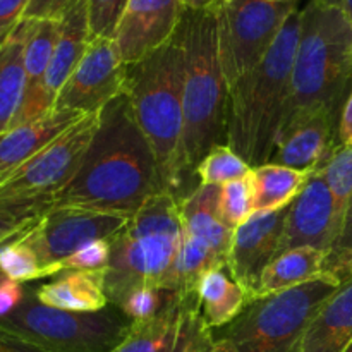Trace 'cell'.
<instances>
[{
	"instance_id": "cell-46",
	"label": "cell",
	"mask_w": 352,
	"mask_h": 352,
	"mask_svg": "<svg viewBox=\"0 0 352 352\" xmlns=\"http://www.w3.org/2000/svg\"><path fill=\"white\" fill-rule=\"evenodd\" d=\"M205 352H219V349H217L215 344H213V347H210V349H208V351H205Z\"/></svg>"
},
{
	"instance_id": "cell-23",
	"label": "cell",
	"mask_w": 352,
	"mask_h": 352,
	"mask_svg": "<svg viewBox=\"0 0 352 352\" xmlns=\"http://www.w3.org/2000/svg\"><path fill=\"white\" fill-rule=\"evenodd\" d=\"M220 188L217 184H199L179 201L182 230L206 241L219 256L227 261L232 230L220 219Z\"/></svg>"
},
{
	"instance_id": "cell-44",
	"label": "cell",
	"mask_w": 352,
	"mask_h": 352,
	"mask_svg": "<svg viewBox=\"0 0 352 352\" xmlns=\"http://www.w3.org/2000/svg\"><path fill=\"white\" fill-rule=\"evenodd\" d=\"M213 2H215V0H181V3H182V6H184L188 10H201V9H206V7L212 6Z\"/></svg>"
},
{
	"instance_id": "cell-24",
	"label": "cell",
	"mask_w": 352,
	"mask_h": 352,
	"mask_svg": "<svg viewBox=\"0 0 352 352\" xmlns=\"http://www.w3.org/2000/svg\"><path fill=\"white\" fill-rule=\"evenodd\" d=\"M329 254L316 248H294L268 263L260 278L254 299L306 284L325 272Z\"/></svg>"
},
{
	"instance_id": "cell-37",
	"label": "cell",
	"mask_w": 352,
	"mask_h": 352,
	"mask_svg": "<svg viewBox=\"0 0 352 352\" xmlns=\"http://www.w3.org/2000/svg\"><path fill=\"white\" fill-rule=\"evenodd\" d=\"M30 0H0V48L21 24Z\"/></svg>"
},
{
	"instance_id": "cell-41",
	"label": "cell",
	"mask_w": 352,
	"mask_h": 352,
	"mask_svg": "<svg viewBox=\"0 0 352 352\" xmlns=\"http://www.w3.org/2000/svg\"><path fill=\"white\" fill-rule=\"evenodd\" d=\"M337 136H339V144H344V146L352 144V86L349 95L344 100L342 110H340Z\"/></svg>"
},
{
	"instance_id": "cell-3",
	"label": "cell",
	"mask_w": 352,
	"mask_h": 352,
	"mask_svg": "<svg viewBox=\"0 0 352 352\" xmlns=\"http://www.w3.org/2000/svg\"><path fill=\"white\" fill-rule=\"evenodd\" d=\"M184 58L182 81V179L226 136L229 85L223 76L217 36V0L201 10L186 9L179 24Z\"/></svg>"
},
{
	"instance_id": "cell-11",
	"label": "cell",
	"mask_w": 352,
	"mask_h": 352,
	"mask_svg": "<svg viewBox=\"0 0 352 352\" xmlns=\"http://www.w3.org/2000/svg\"><path fill=\"white\" fill-rule=\"evenodd\" d=\"M131 217L74 206H52L21 239L33 248L48 277L64 270V261L86 244L113 239Z\"/></svg>"
},
{
	"instance_id": "cell-8",
	"label": "cell",
	"mask_w": 352,
	"mask_h": 352,
	"mask_svg": "<svg viewBox=\"0 0 352 352\" xmlns=\"http://www.w3.org/2000/svg\"><path fill=\"white\" fill-rule=\"evenodd\" d=\"M131 325L133 322L113 305L100 311H65L38 301L30 287L24 301L0 318V332L45 352H110L122 342Z\"/></svg>"
},
{
	"instance_id": "cell-10",
	"label": "cell",
	"mask_w": 352,
	"mask_h": 352,
	"mask_svg": "<svg viewBox=\"0 0 352 352\" xmlns=\"http://www.w3.org/2000/svg\"><path fill=\"white\" fill-rule=\"evenodd\" d=\"M98 122L100 112L81 117L26 164L2 179L0 201L54 199L78 174Z\"/></svg>"
},
{
	"instance_id": "cell-49",
	"label": "cell",
	"mask_w": 352,
	"mask_h": 352,
	"mask_svg": "<svg viewBox=\"0 0 352 352\" xmlns=\"http://www.w3.org/2000/svg\"><path fill=\"white\" fill-rule=\"evenodd\" d=\"M222 2H232V0H222Z\"/></svg>"
},
{
	"instance_id": "cell-19",
	"label": "cell",
	"mask_w": 352,
	"mask_h": 352,
	"mask_svg": "<svg viewBox=\"0 0 352 352\" xmlns=\"http://www.w3.org/2000/svg\"><path fill=\"white\" fill-rule=\"evenodd\" d=\"M81 117L85 116L72 110L52 109L33 122L10 127L0 136V181L74 126Z\"/></svg>"
},
{
	"instance_id": "cell-22",
	"label": "cell",
	"mask_w": 352,
	"mask_h": 352,
	"mask_svg": "<svg viewBox=\"0 0 352 352\" xmlns=\"http://www.w3.org/2000/svg\"><path fill=\"white\" fill-rule=\"evenodd\" d=\"M33 294L43 305L65 311H100L110 305L105 291V268L64 270L52 282L34 287Z\"/></svg>"
},
{
	"instance_id": "cell-43",
	"label": "cell",
	"mask_w": 352,
	"mask_h": 352,
	"mask_svg": "<svg viewBox=\"0 0 352 352\" xmlns=\"http://www.w3.org/2000/svg\"><path fill=\"white\" fill-rule=\"evenodd\" d=\"M351 248H352V201H351L349 210H347L346 222H344L342 232H340L339 241H337L336 248H333V251L329 254V256H332V254L342 253V251L351 250Z\"/></svg>"
},
{
	"instance_id": "cell-18",
	"label": "cell",
	"mask_w": 352,
	"mask_h": 352,
	"mask_svg": "<svg viewBox=\"0 0 352 352\" xmlns=\"http://www.w3.org/2000/svg\"><path fill=\"white\" fill-rule=\"evenodd\" d=\"M26 21L24 41V95L12 127L33 122L54 109L47 96L45 79L50 67L52 55L58 38L60 23L57 19H23Z\"/></svg>"
},
{
	"instance_id": "cell-33",
	"label": "cell",
	"mask_w": 352,
	"mask_h": 352,
	"mask_svg": "<svg viewBox=\"0 0 352 352\" xmlns=\"http://www.w3.org/2000/svg\"><path fill=\"white\" fill-rule=\"evenodd\" d=\"M0 270L10 280L19 284L48 277V272L41 265L38 254L34 253L33 248L21 239V236L0 246Z\"/></svg>"
},
{
	"instance_id": "cell-25",
	"label": "cell",
	"mask_w": 352,
	"mask_h": 352,
	"mask_svg": "<svg viewBox=\"0 0 352 352\" xmlns=\"http://www.w3.org/2000/svg\"><path fill=\"white\" fill-rule=\"evenodd\" d=\"M198 298L203 322L212 332L229 325L248 305L246 292L227 274V268H213L203 275Z\"/></svg>"
},
{
	"instance_id": "cell-45",
	"label": "cell",
	"mask_w": 352,
	"mask_h": 352,
	"mask_svg": "<svg viewBox=\"0 0 352 352\" xmlns=\"http://www.w3.org/2000/svg\"><path fill=\"white\" fill-rule=\"evenodd\" d=\"M336 2L342 7V10L346 12V16L349 17V21L352 23V0H336Z\"/></svg>"
},
{
	"instance_id": "cell-2",
	"label": "cell",
	"mask_w": 352,
	"mask_h": 352,
	"mask_svg": "<svg viewBox=\"0 0 352 352\" xmlns=\"http://www.w3.org/2000/svg\"><path fill=\"white\" fill-rule=\"evenodd\" d=\"M301 9L287 17L263 60L229 88L227 146L251 168L270 162L287 109Z\"/></svg>"
},
{
	"instance_id": "cell-20",
	"label": "cell",
	"mask_w": 352,
	"mask_h": 352,
	"mask_svg": "<svg viewBox=\"0 0 352 352\" xmlns=\"http://www.w3.org/2000/svg\"><path fill=\"white\" fill-rule=\"evenodd\" d=\"M352 342V277L316 311L294 352H344Z\"/></svg>"
},
{
	"instance_id": "cell-1",
	"label": "cell",
	"mask_w": 352,
	"mask_h": 352,
	"mask_svg": "<svg viewBox=\"0 0 352 352\" xmlns=\"http://www.w3.org/2000/svg\"><path fill=\"white\" fill-rule=\"evenodd\" d=\"M162 191L153 150L124 93L100 112L85 160L74 179L55 196L54 206L133 217L150 196Z\"/></svg>"
},
{
	"instance_id": "cell-39",
	"label": "cell",
	"mask_w": 352,
	"mask_h": 352,
	"mask_svg": "<svg viewBox=\"0 0 352 352\" xmlns=\"http://www.w3.org/2000/svg\"><path fill=\"white\" fill-rule=\"evenodd\" d=\"M26 298V287L14 282L0 270V318L10 315Z\"/></svg>"
},
{
	"instance_id": "cell-40",
	"label": "cell",
	"mask_w": 352,
	"mask_h": 352,
	"mask_svg": "<svg viewBox=\"0 0 352 352\" xmlns=\"http://www.w3.org/2000/svg\"><path fill=\"white\" fill-rule=\"evenodd\" d=\"M325 272L339 278L340 282L352 277V248L347 251H342V253L339 254L327 256Z\"/></svg>"
},
{
	"instance_id": "cell-9",
	"label": "cell",
	"mask_w": 352,
	"mask_h": 352,
	"mask_svg": "<svg viewBox=\"0 0 352 352\" xmlns=\"http://www.w3.org/2000/svg\"><path fill=\"white\" fill-rule=\"evenodd\" d=\"M296 9L298 0H217L219 55L229 88L263 60Z\"/></svg>"
},
{
	"instance_id": "cell-36",
	"label": "cell",
	"mask_w": 352,
	"mask_h": 352,
	"mask_svg": "<svg viewBox=\"0 0 352 352\" xmlns=\"http://www.w3.org/2000/svg\"><path fill=\"white\" fill-rule=\"evenodd\" d=\"M110 241H93L64 261V270H103L110 261Z\"/></svg>"
},
{
	"instance_id": "cell-17",
	"label": "cell",
	"mask_w": 352,
	"mask_h": 352,
	"mask_svg": "<svg viewBox=\"0 0 352 352\" xmlns=\"http://www.w3.org/2000/svg\"><path fill=\"white\" fill-rule=\"evenodd\" d=\"M333 119L329 110L301 113L285 120L275 140L270 164L311 172L329 160L333 144Z\"/></svg>"
},
{
	"instance_id": "cell-38",
	"label": "cell",
	"mask_w": 352,
	"mask_h": 352,
	"mask_svg": "<svg viewBox=\"0 0 352 352\" xmlns=\"http://www.w3.org/2000/svg\"><path fill=\"white\" fill-rule=\"evenodd\" d=\"M76 0H30L23 19H60Z\"/></svg>"
},
{
	"instance_id": "cell-32",
	"label": "cell",
	"mask_w": 352,
	"mask_h": 352,
	"mask_svg": "<svg viewBox=\"0 0 352 352\" xmlns=\"http://www.w3.org/2000/svg\"><path fill=\"white\" fill-rule=\"evenodd\" d=\"M251 174V167L227 144L213 148L196 167L199 184L222 186L226 182L246 177Z\"/></svg>"
},
{
	"instance_id": "cell-31",
	"label": "cell",
	"mask_w": 352,
	"mask_h": 352,
	"mask_svg": "<svg viewBox=\"0 0 352 352\" xmlns=\"http://www.w3.org/2000/svg\"><path fill=\"white\" fill-rule=\"evenodd\" d=\"M54 199L0 201V246L30 230L48 210Z\"/></svg>"
},
{
	"instance_id": "cell-12",
	"label": "cell",
	"mask_w": 352,
	"mask_h": 352,
	"mask_svg": "<svg viewBox=\"0 0 352 352\" xmlns=\"http://www.w3.org/2000/svg\"><path fill=\"white\" fill-rule=\"evenodd\" d=\"M126 71L113 38H91L78 67L57 95L54 109L82 116L102 112L126 91Z\"/></svg>"
},
{
	"instance_id": "cell-47",
	"label": "cell",
	"mask_w": 352,
	"mask_h": 352,
	"mask_svg": "<svg viewBox=\"0 0 352 352\" xmlns=\"http://www.w3.org/2000/svg\"><path fill=\"white\" fill-rule=\"evenodd\" d=\"M268 2H287V0H268Z\"/></svg>"
},
{
	"instance_id": "cell-5",
	"label": "cell",
	"mask_w": 352,
	"mask_h": 352,
	"mask_svg": "<svg viewBox=\"0 0 352 352\" xmlns=\"http://www.w3.org/2000/svg\"><path fill=\"white\" fill-rule=\"evenodd\" d=\"M352 79V23L336 0H309L301 28L282 124L316 110L337 113ZM280 124V126H282Z\"/></svg>"
},
{
	"instance_id": "cell-48",
	"label": "cell",
	"mask_w": 352,
	"mask_h": 352,
	"mask_svg": "<svg viewBox=\"0 0 352 352\" xmlns=\"http://www.w3.org/2000/svg\"><path fill=\"white\" fill-rule=\"evenodd\" d=\"M344 352H352V342H351V346H349V347H347V349H346V351H344Z\"/></svg>"
},
{
	"instance_id": "cell-21",
	"label": "cell",
	"mask_w": 352,
	"mask_h": 352,
	"mask_svg": "<svg viewBox=\"0 0 352 352\" xmlns=\"http://www.w3.org/2000/svg\"><path fill=\"white\" fill-rule=\"evenodd\" d=\"M58 38L52 55L50 67H48L45 88L52 105L57 100L62 86L67 82L69 76L78 67L79 60L88 48L91 33H89V14L88 0H76L64 16L58 19Z\"/></svg>"
},
{
	"instance_id": "cell-30",
	"label": "cell",
	"mask_w": 352,
	"mask_h": 352,
	"mask_svg": "<svg viewBox=\"0 0 352 352\" xmlns=\"http://www.w3.org/2000/svg\"><path fill=\"white\" fill-rule=\"evenodd\" d=\"M179 298L181 292L175 289H167L164 285H141L127 292L119 301L117 308L131 322H144L170 308Z\"/></svg>"
},
{
	"instance_id": "cell-42",
	"label": "cell",
	"mask_w": 352,
	"mask_h": 352,
	"mask_svg": "<svg viewBox=\"0 0 352 352\" xmlns=\"http://www.w3.org/2000/svg\"><path fill=\"white\" fill-rule=\"evenodd\" d=\"M0 352H45L40 347L33 346L30 342L17 339V337L9 336V333L0 332Z\"/></svg>"
},
{
	"instance_id": "cell-29",
	"label": "cell",
	"mask_w": 352,
	"mask_h": 352,
	"mask_svg": "<svg viewBox=\"0 0 352 352\" xmlns=\"http://www.w3.org/2000/svg\"><path fill=\"white\" fill-rule=\"evenodd\" d=\"M320 168L332 192L337 219H339L340 227H344L347 210L352 201V144L351 146L337 144L330 153L329 160Z\"/></svg>"
},
{
	"instance_id": "cell-14",
	"label": "cell",
	"mask_w": 352,
	"mask_h": 352,
	"mask_svg": "<svg viewBox=\"0 0 352 352\" xmlns=\"http://www.w3.org/2000/svg\"><path fill=\"white\" fill-rule=\"evenodd\" d=\"M289 205L270 212H254L232 232L227 270L254 301L263 270L280 253Z\"/></svg>"
},
{
	"instance_id": "cell-13",
	"label": "cell",
	"mask_w": 352,
	"mask_h": 352,
	"mask_svg": "<svg viewBox=\"0 0 352 352\" xmlns=\"http://www.w3.org/2000/svg\"><path fill=\"white\" fill-rule=\"evenodd\" d=\"M213 332L205 325L198 294L181 298L144 322H133L122 342L110 352H205L213 347Z\"/></svg>"
},
{
	"instance_id": "cell-28",
	"label": "cell",
	"mask_w": 352,
	"mask_h": 352,
	"mask_svg": "<svg viewBox=\"0 0 352 352\" xmlns=\"http://www.w3.org/2000/svg\"><path fill=\"white\" fill-rule=\"evenodd\" d=\"M311 172L294 170L270 162L251 168L254 212H270L291 205Z\"/></svg>"
},
{
	"instance_id": "cell-27",
	"label": "cell",
	"mask_w": 352,
	"mask_h": 352,
	"mask_svg": "<svg viewBox=\"0 0 352 352\" xmlns=\"http://www.w3.org/2000/svg\"><path fill=\"white\" fill-rule=\"evenodd\" d=\"M213 268H227V261L212 250L206 241L182 230V241L164 287L175 289L182 294H198L203 275Z\"/></svg>"
},
{
	"instance_id": "cell-16",
	"label": "cell",
	"mask_w": 352,
	"mask_h": 352,
	"mask_svg": "<svg viewBox=\"0 0 352 352\" xmlns=\"http://www.w3.org/2000/svg\"><path fill=\"white\" fill-rule=\"evenodd\" d=\"M186 7L181 0H127L113 41L126 65L164 47L175 34Z\"/></svg>"
},
{
	"instance_id": "cell-6",
	"label": "cell",
	"mask_w": 352,
	"mask_h": 352,
	"mask_svg": "<svg viewBox=\"0 0 352 352\" xmlns=\"http://www.w3.org/2000/svg\"><path fill=\"white\" fill-rule=\"evenodd\" d=\"M182 241L179 201L167 191L150 196L110 239L105 291L110 305L141 285H164Z\"/></svg>"
},
{
	"instance_id": "cell-7",
	"label": "cell",
	"mask_w": 352,
	"mask_h": 352,
	"mask_svg": "<svg viewBox=\"0 0 352 352\" xmlns=\"http://www.w3.org/2000/svg\"><path fill=\"white\" fill-rule=\"evenodd\" d=\"M342 282L323 272L313 280L248 302L213 336L219 352H294L309 322Z\"/></svg>"
},
{
	"instance_id": "cell-15",
	"label": "cell",
	"mask_w": 352,
	"mask_h": 352,
	"mask_svg": "<svg viewBox=\"0 0 352 352\" xmlns=\"http://www.w3.org/2000/svg\"><path fill=\"white\" fill-rule=\"evenodd\" d=\"M342 227L337 219L336 203L322 168H315L299 195L289 205L282 236L280 253L294 248H316L330 254L339 241Z\"/></svg>"
},
{
	"instance_id": "cell-4",
	"label": "cell",
	"mask_w": 352,
	"mask_h": 352,
	"mask_svg": "<svg viewBox=\"0 0 352 352\" xmlns=\"http://www.w3.org/2000/svg\"><path fill=\"white\" fill-rule=\"evenodd\" d=\"M182 81L184 58L177 28L164 47L127 65L124 91L141 133L153 150L164 189L175 198L184 181L181 162L184 129Z\"/></svg>"
},
{
	"instance_id": "cell-35",
	"label": "cell",
	"mask_w": 352,
	"mask_h": 352,
	"mask_svg": "<svg viewBox=\"0 0 352 352\" xmlns=\"http://www.w3.org/2000/svg\"><path fill=\"white\" fill-rule=\"evenodd\" d=\"M127 0H88L91 38H113Z\"/></svg>"
},
{
	"instance_id": "cell-26",
	"label": "cell",
	"mask_w": 352,
	"mask_h": 352,
	"mask_svg": "<svg viewBox=\"0 0 352 352\" xmlns=\"http://www.w3.org/2000/svg\"><path fill=\"white\" fill-rule=\"evenodd\" d=\"M24 41L26 21L0 48V136L12 127L24 95Z\"/></svg>"
},
{
	"instance_id": "cell-34",
	"label": "cell",
	"mask_w": 352,
	"mask_h": 352,
	"mask_svg": "<svg viewBox=\"0 0 352 352\" xmlns=\"http://www.w3.org/2000/svg\"><path fill=\"white\" fill-rule=\"evenodd\" d=\"M219 212L223 226L232 230V232L253 215L254 210L251 174L222 184Z\"/></svg>"
}]
</instances>
